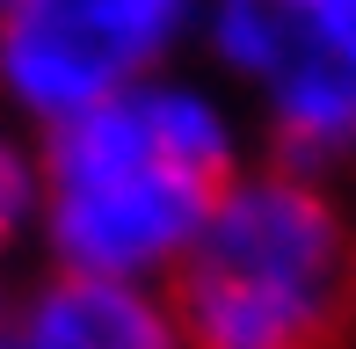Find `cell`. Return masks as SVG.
I'll list each match as a JSON object with an SVG mask.
<instances>
[{
    "instance_id": "1",
    "label": "cell",
    "mask_w": 356,
    "mask_h": 349,
    "mask_svg": "<svg viewBox=\"0 0 356 349\" xmlns=\"http://www.w3.org/2000/svg\"><path fill=\"white\" fill-rule=\"evenodd\" d=\"M233 131L197 88H124L58 124L51 241L73 277L138 284L145 269L189 255L204 211L225 189Z\"/></svg>"
},
{
    "instance_id": "2",
    "label": "cell",
    "mask_w": 356,
    "mask_h": 349,
    "mask_svg": "<svg viewBox=\"0 0 356 349\" xmlns=\"http://www.w3.org/2000/svg\"><path fill=\"white\" fill-rule=\"evenodd\" d=\"M356 313V247L298 174L225 182L182 255L189 349H334Z\"/></svg>"
},
{
    "instance_id": "3",
    "label": "cell",
    "mask_w": 356,
    "mask_h": 349,
    "mask_svg": "<svg viewBox=\"0 0 356 349\" xmlns=\"http://www.w3.org/2000/svg\"><path fill=\"white\" fill-rule=\"evenodd\" d=\"M189 0H22L0 29V73L37 117H80L168 51Z\"/></svg>"
},
{
    "instance_id": "4",
    "label": "cell",
    "mask_w": 356,
    "mask_h": 349,
    "mask_svg": "<svg viewBox=\"0 0 356 349\" xmlns=\"http://www.w3.org/2000/svg\"><path fill=\"white\" fill-rule=\"evenodd\" d=\"M262 88L291 153L356 146V15H284Z\"/></svg>"
},
{
    "instance_id": "5",
    "label": "cell",
    "mask_w": 356,
    "mask_h": 349,
    "mask_svg": "<svg viewBox=\"0 0 356 349\" xmlns=\"http://www.w3.org/2000/svg\"><path fill=\"white\" fill-rule=\"evenodd\" d=\"M22 349H189L182 320L138 284L109 277H58L51 291H37V306L15 327Z\"/></svg>"
},
{
    "instance_id": "6",
    "label": "cell",
    "mask_w": 356,
    "mask_h": 349,
    "mask_svg": "<svg viewBox=\"0 0 356 349\" xmlns=\"http://www.w3.org/2000/svg\"><path fill=\"white\" fill-rule=\"evenodd\" d=\"M29 189H37V182H29V161L8 146V138H0V241H8V233L22 226V211H29Z\"/></svg>"
},
{
    "instance_id": "7",
    "label": "cell",
    "mask_w": 356,
    "mask_h": 349,
    "mask_svg": "<svg viewBox=\"0 0 356 349\" xmlns=\"http://www.w3.org/2000/svg\"><path fill=\"white\" fill-rule=\"evenodd\" d=\"M254 8H277V15H356V0H254Z\"/></svg>"
},
{
    "instance_id": "8",
    "label": "cell",
    "mask_w": 356,
    "mask_h": 349,
    "mask_svg": "<svg viewBox=\"0 0 356 349\" xmlns=\"http://www.w3.org/2000/svg\"><path fill=\"white\" fill-rule=\"evenodd\" d=\"M15 8H22V0H0V22H8V15H15Z\"/></svg>"
},
{
    "instance_id": "9",
    "label": "cell",
    "mask_w": 356,
    "mask_h": 349,
    "mask_svg": "<svg viewBox=\"0 0 356 349\" xmlns=\"http://www.w3.org/2000/svg\"><path fill=\"white\" fill-rule=\"evenodd\" d=\"M0 349H22V342H15V335H8V327H0Z\"/></svg>"
}]
</instances>
